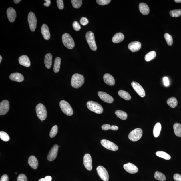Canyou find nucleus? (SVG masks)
Masks as SVG:
<instances>
[{
	"instance_id": "f257e3e1",
	"label": "nucleus",
	"mask_w": 181,
	"mask_h": 181,
	"mask_svg": "<svg viewBox=\"0 0 181 181\" xmlns=\"http://www.w3.org/2000/svg\"><path fill=\"white\" fill-rule=\"evenodd\" d=\"M85 79L82 75L75 74L73 75L71 80V85L75 88H78L81 87L84 83Z\"/></svg>"
},
{
	"instance_id": "f03ea898",
	"label": "nucleus",
	"mask_w": 181,
	"mask_h": 181,
	"mask_svg": "<svg viewBox=\"0 0 181 181\" xmlns=\"http://www.w3.org/2000/svg\"><path fill=\"white\" fill-rule=\"evenodd\" d=\"M87 106L90 111L97 114H101L103 112V108L99 103L93 101H89L87 103Z\"/></svg>"
},
{
	"instance_id": "7ed1b4c3",
	"label": "nucleus",
	"mask_w": 181,
	"mask_h": 181,
	"mask_svg": "<svg viewBox=\"0 0 181 181\" xmlns=\"http://www.w3.org/2000/svg\"><path fill=\"white\" fill-rule=\"evenodd\" d=\"M37 115L41 120H45L47 116V111L45 106L39 103L36 106V109Z\"/></svg>"
},
{
	"instance_id": "20e7f679",
	"label": "nucleus",
	"mask_w": 181,
	"mask_h": 181,
	"mask_svg": "<svg viewBox=\"0 0 181 181\" xmlns=\"http://www.w3.org/2000/svg\"><path fill=\"white\" fill-rule=\"evenodd\" d=\"M87 41L90 49L93 51H96L97 49L94 34L91 31L87 32L86 34Z\"/></svg>"
},
{
	"instance_id": "39448f33",
	"label": "nucleus",
	"mask_w": 181,
	"mask_h": 181,
	"mask_svg": "<svg viewBox=\"0 0 181 181\" xmlns=\"http://www.w3.org/2000/svg\"><path fill=\"white\" fill-rule=\"evenodd\" d=\"M62 40L63 45L67 49H71L74 47V40L70 34L67 33L63 34Z\"/></svg>"
},
{
	"instance_id": "423d86ee",
	"label": "nucleus",
	"mask_w": 181,
	"mask_h": 181,
	"mask_svg": "<svg viewBox=\"0 0 181 181\" xmlns=\"http://www.w3.org/2000/svg\"><path fill=\"white\" fill-rule=\"evenodd\" d=\"M59 106L63 112L68 116H72L73 114L72 107L67 102L62 100L59 103Z\"/></svg>"
},
{
	"instance_id": "0eeeda50",
	"label": "nucleus",
	"mask_w": 181,
	"mask_h": 181,
	"mask_svg": "<svg viewBox=\"0 0 181 181\" xmlns=\"http://www.w3.org/2000/svg\"><path fill=\"white\" fill-rule=\"evenodd\" d=\"M142 133L141 128H136L130 132L128 135V138L132 141H137L142 137Z\"/></svg>"
},
{
	"instance_id": "6e6552de",
	"label": "nucleus",
	"mask_w": 181,
	"mask_h": 181,
	"mask_svg": "<svg viewBox=\"0 0 181 181\" xmlns=\"http://www.w3.org/2000/svg\"><path fill=\"white\" fill-rule=\"evenodd\" d=\"M28 21L31 30L34 32L36 27L37 20L35 15L33 12H30L29 13Z\"/></svg>"
},
{
	"instance_id": "1a4fd4ad",
	"label": "nucleus",
	"mask_w": 181,
	"mask_h": 181,
	"mask_svg": "<svg viewBox=\"0 0 181 181\" xmlns=\"http://www.w3.org/2000/svg\"><path fill=\"white\" fill-rule=\"evenodd\" d=\"M101 145L106 149L111 151H116L118 147L116 144L106 139L102 140L101 141Z\"/></svg>"
},
{
	"instance_id": "9d476101",
	"label": "nucleus",
	"mask_w": 181,
	"mask_h": 181,
	"mask_svg": "<svg viewBox=\"0 0 181 181\" xmlns=\"http://www.w3.org/2000/svg\"><path fill=\"white\" fill-rule=\"evenodd\" d=\"M98 174L102 180L104 181H108L109 179V175L106 169L104 167L99 166L97 168Z\"/></svg>"
},
{
	"instance_id": "9b49d317",
	"label": "nucleus",
	"mask_w": 181,
	"mask_h": 181,
	"mask_svg": "<svg viewBox=\"0 0 181 181\" xmlns=\"http://www.w3.org/2000/svg\"><path fill=\"white\" fill-rule=\"evenodd\" d=\"M131 85L138 95L141 97H145L146 95L145 90L139 83L136 82H132V83Z\"/></svg>"
},
{
	"instance_id": "f8f14e48",
	"label": "nucleus",
	"mask_w": 181,
	"mask_h": 181,
	"mask_svg": "<svg viewBox=\"0 0 181 181\" xmlns=\"http://www.w3.org/2000/svg\"><path fill=\"white\" fill-rule=\"evenodd\" d=\"M83 163L85 167L88 170L91 171L92 170L93 168L92 159L89 154H86L84 155Z\"/></svg>"
},
{
	"instance_id": "ddd939ff",
	"label": "nucleus",
	"mask_w": 181,
	"mask_h": 181,
	"mask_svg": "<svg viewBox=\"0 0 181 181\" xmlns=\"http://www.w3.org/2000/svg\"><path fill=\"white\" fill-rule=\"evenodd\" d=\"M98 94L100 98L105 102L111 103L114 101L113 97L105 92L99 91Z\"/></svg>"
},
{
	"instance_id": "4468645a",
	"label": "nucleus",
	"mask_w": 181,
	"mask_h": 181,
	"mask_svg": "<svg viewBox=\"0 0 181 181\" xmlns=\"http://www.w3.org/2000/svg\"><path fill=\"white\" fill-rule=\"evenodd\" d=\"M9 109V102L7 100H4L0 104V115H5L8 112Z\"/></svg>"
},
{
	"instance_id": "2eb2a0df",
	"label": "nucleus",
	"mask_w": 181,
	"mask_h": 181,
	"mask_svg": "<svg viewBox=\"0 0 181 181\" xmlns=\"http://www.w3.org/2000/svg\"><path fill=\"white\" fill-rule=\"evenodd\" d=\"M59 146L55 145L52 147L47 156V159L49 161H53L56 158L58 151Z\"/></svg>"
},
{
	"instance_id": "dca6fc26",
	"label": "nucleus",
	"mask_w": 181,
	"mask_h": 181,
	"mask_svg": "<svg viewBox=\"0 0 181 181\" xmlns=\"http://www.w3.org/2000/svg\"><path fill=\"white\" fill-rule=\"evenodd\" d=\"M124 168L127 172L131 174H134L138 171V168L135 165L130 163H128L124 165Z\"/></svg>"
},
{
	"instance_id": "f3484780",
	"label": "nucleus",
	"mask_w": 181,
	"mask_h": 181,
	"mask_svg": "<svg viewBox=\"0 0 181 181\" xmlns=\"http://www.w3.org/2000/svg\"><path fill=\"white\" fill-rule=\"evenodd\" d=\"M7 18L11 22H13L16 18L17 14L16 11L12 7L7 9Z\"/></svg>"
},
{
	"instance_id": "a211bd4d",
	"label": "nucleus",
	"mask_w": 181,
	"mask_h": 181,
	"mask_svg": "<svg viewBox=\"0 0 181 181\" xmlns=\"http://www.w3.org/2000/svg\"><path fill=\"white\" fill-rule=\"evenodd\" d=\"M141 48V44L138 41L131 42L128 45V48L132 52H136L139 51Z\"/></svg>"
},
{
	"instance_id": "6ab92c4d",
	"label": "nucleus",
	"mask_w": 181,
	"mask_h": 181,
	"mask_svg": "<svg viewBox=\"0 0 181 181\" xmlns=\"http://www.w3.org/2000/svg\"><path fill=\"white\" fill-rule=\"evenodd\" d=\"M41 32L44 39L49 40L51 37L49 27L45 24H43L41 28Z\"/></svg>"
},
{
	"instance_id": "aec40b11",
	"label": "nucleus",
	"mask_w": 181,
	"mask_h": 181,
	"mask_svg": "<svg viewBox=\"0 0 181 181\" xmlns=\"http://www.w3.org/2000/svg\"><path fill=\"white\" fill-rule=\"evenodd\" d=\"M19 62L21 65L23 66L27 67H29L30 66V61L27 56H21L19 58Z\"/></svg>"
},
{
	"instance_id": "412c9836",
	"label": "nucleus",
	"mask_w": 181,
	"mask_h": 181,
	"mask_svg": "<svg viewBox=\"0 0 181 181\" xmlns=\"http://www.w3.org/2000/svg\"><path fill=\"white\" fill-rule=\"evenodd\" d=\"M9 78L11 80L19 82H22L24 80L23 76L19 73H12L9 76Z\"/></svg>"
},
{
	"instance_id": "4be33fe9",
	"label": "nucleus",
	"mask_w": 181,
	"mask_h": 181,
	"mask_svg": "<svg viewBox=\"0 0 181 181\" xmlns=\"http://www.w3.org/2000/svg\"><path fill=\"white\" fill-rule=\"evenodd\" d=\"M104 81L110 86H113L115 84V80L113 77L109 74H106L103 76Z\"/></svg>"
},
{
	"instance_id": "5701e85b",
	"label": "nucleus",
	"mask_w": 181,
	"mask_h": 181,
	"mask_svg": "<svg viewBox=\"0 0 181 181\" xmlns=\"http://www.w3.org/2000/svg\"><path fill=\"white\" fill-rule=\"evenodd\" d=\"M28 163L32 168L35 169H37L38 165V161L34 156H31L29 158Z\"/></svg>"
},
{
	"instance_id": "b1692460",
	"label": "nucleus",
	"mask_w": 181,
	"mask_h": 181,
	"mask_svg": "<svg viewBox=\"0 0 181 181\" xmlns=\"http://www.w3.org/2000/svg\"><path fill=\"white\" fill-rule=\"evenodd\" d=\"M140 11L142 14L147 15L150 12V9L148 6L144 3H140L139 5Z\"/></svg>"
},
{
	"instance_id": "393cba45",
	"label": "nucleus",
	"mask_w": 181,
	"mask_h": 181,
	"mask_svg": "<svg viewBox=\"0 0 181 181\" xmlns=\"http://www.w3.org/2000/svg\"><path fill=\"white\" fill-rule=\"evenodd\" d=\"M52 59L53 55L49 53L45 55L44 59V63L46 67L48 69L51 68L52 64Z\"/></svg>"
},
{
	"instance_id": "a878e982",
	"label": "nucleus",
	"mask_w": 181,
	"mask_h": 181,
	"mask_svg": "<svg viewBox=\"0 0 181 181\" xmlns=\"http://www.w3.org/2000/svg\"><path fill=\"white\" fill-rule=\"evenodd\" d=\"M124 35L121 33H118L115 34L112 39L113 43H118L122 42L124 40Z\"/></svg>"
},
{
	"instance_id": "bb28decb",
	"label": "nucleus",
	"mask_w": 181,
	"mask_h": 181,
	"mask_svg": "<svg viewBox=\"0 0 181 181\" xmlns=\"http://www.w3.org/2000/svg\"><path fill=\"white\" fill-rule=\"evenodd\" d=\"M161 130V125L160 123L158 122L155 125L153 129V134L155 138L158 137Z\"/></svg>"
},
{
	"instance_id": "cd10ccee",
	"label": "nucleus",
	"mask_w": 181,
	"mask_h": 181,
	"mask_svg": "<svg viewBox=\"0 0 181 181\" xmlns=\"http://www.w3.org/2000/svg\"><path fill=\"white\" fill-rule=\"evenodd\" d=\"M118 95L122 98L126 100H130L131 99V96L128 92L124 90H119L118 92Z\"/></svg>"
},
{
	"instance_id": "c85d7f7f",
	"label": "nucleus",
	"mask_w": 181,
	"mask_h": 181,
	"mask_svg": "<svg viewBox=\"0 0 181 181\" xmlns=\"http://www.w3.org/2000/svg\"><path fill=\"white\" fill-rule=\"evenodd\" d=\"M61 59L59 57L56 58L54 64L53 70L55 73L59 72L60 68Z\"/></svg>"
},
{
	"instance_id": "c756f323",
	"label": "nucleus",
	"mask_w": 181,
	"mask_h": 181,
	"mask_svg": "<svg viewBox=\"0 0 181 181\" xmlns=\"http://www.w3.org/2000/svg\"><path fill=\"white\" fill-rule=\"evenodd\" d=\"M167 104L170 107L174 108L178 104V102L176 98L171 97L167 101Z\"/></svg>"
},
{
	"instance_id": "7c9ffc66",
	"label": "nucleus",
	"mask_w": 181,
	"mask_h": 181,
	"mask_svg": "<svg viewBox=\"0 0 181 181\" xmlns=\"http://www.w3.org/2000/svg\"><path fill=\"white\" fill-rule=\"evenodd\" d=\"M173 130L175 134L178 137H181V124L176 123L173 125Z\"/></svg>"
},
{
	"instance_id": "2f4dec72",
	"label": "nucleus",
	"mask_w": 181,
	"mask_h": 181,
	"mask_svg": "<svg viewBox=\"0 0 181 181\" xmlns=\"http://www.w3.org/2000/svg\"><path fill=\"white\" fill-rule=\"evenodd\" d=\"M156 154L157 156L162 158L166 160H169L171 159L170 156L165 152L157 151L156 152Z\"/></svg>"
},
{
	"instance_id": "473e14b6",
	"label": "nucleus",
	"mask_w": 181,
	"mask_h": 181,
	"mask_svg": "<svg viewBox=\"0 0 181 181\" xmlns=\"http://www.w3.org/2000/svg\"><path fill=\"white\" fill-rule=\"evenodd\" d=\"M115 114L117 117L122 120H126L128 118V114L127 113L124 111L118 110L115 111Z\"/></svg>"
},
{
	"instance_id": "72a5a7b5",
	"label": "nucleus",
	"mask_w": 181,
	"mask_h": 181,
	"mask_svg": "<svg viewBox=\"0 0 181 181\" xmlns=\"http://www.w3.org/2000/svg\"><path fill=\"white\" fill-rule=\"evenodd\" d=\"M154 177L156 180L159 181H165L166 180L165 175L159 171H157L155 173Z\"/></svg>"
},
{
	"instance_id": "f704fd0d",
	"label": "nucleus",
	"mask_w": 181,
	"mask_h": 181,
	"mask_svg": "<svg viewBox=\"0 0 181 181\" xmlns=\"http://www.w3.org/2000/svg\"><path fill=\"white\" fill-rule=\"evenodd\" d=\"M156 55V53L155 51H151L149 52L145 55V61L149 62L155 59Z\"/></svg>"
},
{
	"instance_id": "c9c22d12",
	"label": "nucleus",
	"mask_w": 181,
	"mask_h": 181,
	"mask_svg": "<svg viewBox=\"0 0 181 181\" xmlns=\"http://www.w3.org/2000/svg\"><path fill=\"white\" fill-rule=\"evenodd\" d=\"M102 128L103 130H118V127L115 126H111L108 124H105L102 126Z\"/></svg>"
},
{
	"instance_id": "e433bc0d",
	"label": "nucleus",
	"mask_w": 181,
	"mask_h": 181,
	"mask_svg": "<svg viewBox=\"0 0 181 181\" xmlns=\"http://www.w3.org/2000/svg\"><path fill=\"white\" fill-rule=\"evenodd\" d=\"M71 1L73 7L75 8H79L82 5V0H72Z\"/></svg>"
},
{
	"instance_id": "4c0bfd02",
	"label": "nucleus",
	"mask_w": 181,
	"mask_h": 181,
	"mask_svg": "<svg viewBox=\"0 0 181 181\" xmlns=\"http://www.w3.org/2000/svg\"><path fill=\"white\" fill-rule=\"evenodd\" d=\"M164 37L167 44L169 46L172 45L173 43V39L172 36L170 34L166 33L164 34Z\"/></svg>"
},
{
	"instance_id": "58836bf2",
	"label": "nucleus",
	"mask_w": 181,
	"mask_h": 181,
	"mask_svg": "<svg viewBox=\"0 0 181 181\" xmlns=\"http://www.w3.org/2000/svg\"><path fill=\"white\" fill-rule=\"evenodd\" d=\"M169 14L171 17H178L181 16V9H175L171 11L169 13Z\"/></svg>"
},
{
	"instance_id": "ea45409f",
	"label": "nucleus",
	"mask_w": 181,
	"mask_h": 181,
	"mask_svg": "<svg viewBox=\"0 0 181 181\" xmlns=\"http://www.w3.org/2000/svg\"><path fill=\"white\" fill-rule=\"evenodd\" d=\"M0 138L2 140L5 142L8 141L10 139L8 134L7 133L3 131L0 132Z\"/></svg>"
},
{
	"instance_id": "a19ab883",
	"label": "nucleus",
	"mask_w": 181,
	"mask_h": 181,
	"mask_svg": "<svg viewBox=\"0 0 181 181\" xmlns=\"http://www.w3.org/2000/svg\"><path fill=\"white\" fill-rule=\"evenodd\" d=\"M58 132V127L57 125H55L52 128L50 132L49 136L50 137L53 138L56 135Z\"/></svg>"
},
{
	"instance_id": "79ce46f5",
	"label": "nucleus",
	"mask_w": 181,
	"mask_h": 181,
	"mask_svg": "<svg viewBox=\"0 0 181 181\" xmlns=\"http://www.w3.org/2000/svg\"><path fill=\"white\" fill-rule=\"evenodd\" d=\"M111 1L110 0H97L96 1L98 4L101 5H108Z\"/></svg>"
},
{
	"instance_id": "37998d69",
	"label": "nucleus",
	"mask_w": 181,
	"mask_h": 181,
	"mask_svg": "<svg viewBox=\"0 0 181 181\" xmlns=\"http://www.w3.org/2000/svg\"><path fill=\"white\" fill-rule=\"evenodd\" d=\"M73 27L74 30L76 31H79L80 30L81 27L78 22L75 21L73 22Z\"/></svg>"
},
{
	"instance_id": "c03bdc74",
	"label": "nucleus",
	"mask_w": 181,
	"mask_h": 181,
	"mask_svg": "<svg viewBox=\"0 0 181 181\" xmlns=\"http://www.w3.org/2000/svg\"><path fill=\"white\" fill-rule=\"evenodd\" d=\"M17 181H27V178L25 175L21 174L19 175L18 176Z\"/></svg>"
},
{
	"instance_id": "a18cd8bd",
	"label": "nucleus",
	"mask_w": 181,
	"mask_h": 181,
	"mask_svg": "<svg viewBox=\"0 0 181 181\" xmlns=\"http://www.w3.org/2000/svg\"><path fill=\"white\" fill-rule=\"evenodd\" d=\"M89 21L88 19L85 17H82L80 19V23L82 25L84 26L88 24Z\"/></svg>"
},
{
	"instance_id": "49530a36",
	"label": "nucleus",
	"mask_w": 181,
	"mask_h": 181,
	"mask_svg": "<svg viewBox=\"0 0 181 181\" xmlns=\"http://www.w3.org/2000/svg\"><path fill=\"white\" fill-rule=\"evenodd\" d=\"M57 3L58 7L59 9L62 10L64 8V5L63 0H57Z\"/></svg>"
},
{
	"instance_id": "de8ad7c7",
	"label": "nucleus",
	"mask_w": 181,
	"mask_h": 181,
	"mask_svg": "<svg viewBox=\"0 0 181 181\" xmlns=\"http://www.w3.org/2000/svg\"><path fill=\"white\" fill-rule=\"evenodd\" d=\"M173 178L175 181H181V175L178 173H176L173 176Z\"/></svg>"
},
{
	"instance_id": "09e8293b",
	"label": "nucleus",
	"mask_w": 181,
	"mask_h": 181,
	"mask_svg": "<svg viewBox=\"0 0 181 181\" xmlns=\"http://www.w3.org/2000/svg\"><path fill=\"white\" fill-rule=\"evenodd\" d=\"M164 84L165 86H168L169 85V79L167 77H165L163 78Z\"/></svg>"
},
{
	"instance_id": "8fccbe9b",
	"label": "nucleus",
	"mask_w": 181,
	"mask_h": 181,
	"mask_svg": "<svg viewBox=\"0 0 181 181\" xmlns=\"http://www.w3.org/2000/svg\"><path fill=\"white\" fill-rule=\"evenodd\" d=\"M52 178L51 176H46L45 178H42L40 179L38 181H51Z\"/></svg>"
},
{
	"instance_id": "3c124183",
	"label": "nucleus",
	"mask_w": 181,
	"mask_h": 181,
	"mask_svg": "<svg viewBox=\"0 0 181 181\" xmlns=\"http://www.w3.org/2000/svg\"><path fill=\"white\" fill-rule=\"evenodd\" d=\"M0 181H9V177L6 174L3 175L1 176Z\"/></svg>"
},
{
	"instance_id": "603ef678",
	"label": "nucleus",
	"mask_w": 181,
	"mask_h": 181,
	"mask_svg": "<svg viewBox=\"0 0 181 181\" xmlns=\"http://www.w3.org/2000/svg\"><path fill=\"white\" fill-rule=\"evenodd\" d=\"M46 2L44 3V5L45 6L47 7H49V6L51 5V1L50 0H45Z\"/></svg>"
},
{
	"instance_id": "864d4df0",
	"label": "nucleus",
	"mask_w": 181,
	"mask_h": 181,
	"mask_svg": "<svg viewBox=\"0 0 181 181\" xmlns=\"http://www.w3.org/2000/svg\"><path fill=\"white\" fill-rule=\"evenodd\" d=\"M21 1V0H14V1H13L16 4H18L20 2V1Z\"/></svg>"
},
{
	"instance_id": "5fc2aeb1",
	"label": "nucleus",
	"mask_w": 181,
	"mask_h": 181,
	"mask_svg": "<svg viewBox=\"0 0 181 181\" xmlns=\"http://www.w3.org/2000/svg\"><path fill=\"white\" fill-rule=\"evenodd\" d=\"M174 1L176 3H181V0H175Z\"/></svg>"
},
{
	"instance_id": "6e6d98bb",
	"label": "nucleus",
	"mask_w": 181,
	"mask_h": 181,
	"mask_svg": "<svg viewBox=\"0 0 181 181\" xmlns=\"http://www.w3.org/2000/svg\"><path fill=\"white\" fill-rule=\"evenodd\" d=\"M2 60V57L1 56H0V63H1V62Z\"/></svg>"
},
{
	"instance_id": "4d7b16f0",
	"label": "nucleus",
	"mask_w": 181,
	"mask_h": 181,
	"mask_svg": "<svg viewBox=\"0 0 181 181\" xmlns=\"http://www.w3.org/2000/svg\"><path fill=\"white\" fill-rule=\"evenodd\" d=\"M16 174H17V172H16Z\"/></svg>"
}]
</instances>
